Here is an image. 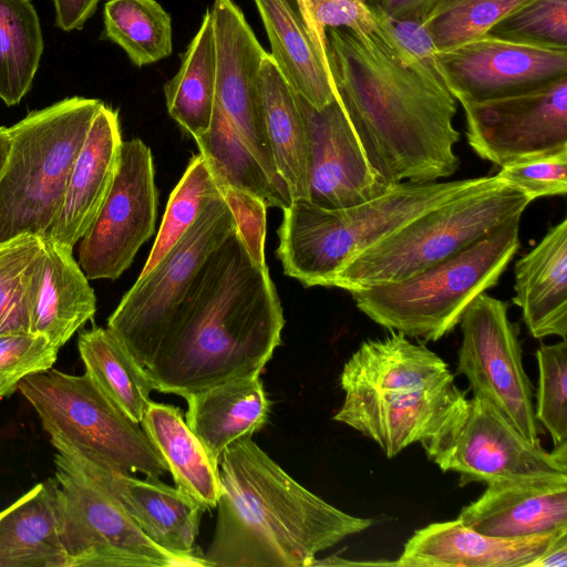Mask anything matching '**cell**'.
<instances>
[{
    "instance_id": "bcb514c9",
    "label": "cell",
    "mask_w": 567,
    "mask_h": 567,
    "mask_svg": "<svg viewBox=\"0 0 567 567\" xmlns=\"http://www.w3.org/2000/svg\"><path fill=\"white\" fill-rule=\"evenodd\" d=\"M435 0H367L368 4L395 19L424 20Z\"/></svg>"
},
{
    "instance_id": "6da1fadb",
    "label": "cell",
    "mask_w": 567,
    "mask_h": 567,
    "mask_svg": "<svg viewBox=\"0 0 567 567\" xmlns=\"http://www.w3.org/2000/svg\"><path fill=\"white\" fill-rule=\"evenodd\" d=\"M330 74L362 150L388 185L437 182L460 167L457 104L442 80L374 33L326 31Z\"/></svg>"
},
{
    "instance_id": "7a4b0ae2",
    "label": "cell",
    "mask_w": 567,
    "mask_h": 567,
    "mask_svg": "<svg viewBox=\"0 0 567 567\" xmlns=\"http://www.w3.org/2000/svg\"><path fill=\"white\" fill-rule=\"evenodd\" d=\"M284 326L268 268L249 256L236 228L195 277L144 370L154 390L183 398L259 377Z\"/></svg>"
},
{
    "instance_id": "74e56055",
    "label": "cell",
    "mask_w": 567,
    "mask_h": 567,
    "mask_svg": "<svg viewBox=\"0 0 567 567\" xmlns=\"http://www.w3.org/2000/svg\"><path fill=\"white\" fill-rule=\"evenodd\" d=\"M535 355L538 367L535 419L550 434L554 447L567 445V341L543 344Z\"/></svg>"
},
{
    "instance_id": "603a6c76",
    "label": "cell",
    "mask_w": 567,
    "mask_h": 567,
    "mask_svg": "<svg viewBox=\"0 0 567 567\" xmlns=\"http://www.w3.org/2000/svg\"><path fill=\"white\" fill-rule=\"evenodd\" d=\"M271 45V58L291 89L320 110L336 97L327 38L305 0H254Z\"/></svg>"
},
{
    "instance_id": "5bb4252c",
    "label": "cell",
    "mask_w": 567,
    "mask_h": 567,
    "mask_svg": "<svg viewBox=\"0 0 567 567\" xmlns=\"http://www.w3.org/2000/svg\"><path fill=\"white\" fill-rule=\"evenodd\" d=\"M157 189L150 147L123 141L111 190L81 238L79 265L89 280L117 279L155 231Z\"/></svg>"
},
{
    "instance_id": "ab89813d",
    "label": "cell",
    "mask_w": 567,
    "mask_h": 567,
    "mask_svg": "<svg viewBox=\"0 0 567 567\" xmlns=\"http://www.w3.org/2000/svg\"><path fill=\"white\" fill-rule=\"evenodd\" d=\"M58 352L59 348L40 334L0 336V400L12 394L25 377L51 369Z\"/></svg>"
},
{
    "instance_id": "836d02e7",
    "label": "cell",
    "mask_w": 567,
    "mask_h": 567,
    "mask_svg": "<svg viewBox=\"0 0 567 567\" xmlns=\"http://www.w3.org/2000/svg\"><path fill=\"white\" fill-rule=\"evenodd\" d=\"M103 22V35L120 45L138 68L173 51L172 18L156 0H109Z\"/></svg>"
},
{
    "instance_id": "1f68e13d",
    "label": "cell",
    "mask_w": 567,
    "mask_h": 567,
    "mask_svg": "<svg viewBox=\"0 0 567 567\" xmlns=\"http://www.w3.org/2000/svg\"><path fill=\"white\" fill-rule=\"evenodd\" d=\"M44 40L30 0H0V99L17 105L29 93Z\"/></svg>"
},
{
    "instance_id": "d590c367",
    "label": "cell",
    "mask_w": 567,
    "mask_h": 567,
    "mask_svg": "<svg viewBox=\"0 0 567 567\" xmlns=\"http://www.w3.org/2000/svg\"><path fill=\"white\" fill-rule=\"evenodd\" d=\"M221 196L203 154L194 155L173 189L150 256L140 274L148 272L195 223L205 206Z\"/></svg>"
},
{
    "instance_id": "ac0fdd59",
    "label": "cell",
    "mask_w": 567,
    "mask_h": 567,
    "mask_svg": "<svg viewBox=\"0 0 567 567\" xmlns=\"http://www.w3.org/2000/svg\"><path fill=\"white\" fill-rule=\"evenodd\" d=\"M309 142L310 203L346 208L382 195L385 184L370 165L337 95L318 110L295 92Z\"/></svg>"
},
{
    "instance_id": "d6a6232c",
    "label": "cell",
    "mask_w": 567,
    "mask_h": 567,
    "mask_svg": "<svg viewBox=\"0 0 567 567\" xmlns=\"http://www.w3.org/2000/svg\"><path fill=\"white\" fill-rule=\"evenodd\" d=\"M218 185L228 184L261 198L267 207L287 208L293 200L279 189L244 145L224 110L216 102L210 126L195 140Z\"/></svg>"
},
{
    "instance_id": "4316f807",
    "label": "cell",
    "mask_w": 567,
    "mask_h": 567,
    "mask_svg": "<svg viewBox=\"0 0 567 567\" xmlns=\"http://www.w3.org/2000/svg\"><path fill=\"white\" fill-rule=\"evenodd\" d=\"M0 567H68L55 478H48L0 512Z\"/></svg>"
},
{
    "instance_id": "f546056e",
    "label": "cell",
    "mask_w": 567,
    "mask_h": 567,
    "mask_svg": "<svg viewBox=\"0 0 567 567\" xmlns=\"http://www.w3.org/2000/svg\"><path fill=\"white\" fill-rule=\"evenodd\" d=\"M171 117L194 140L207 132L216 103V52L210 11L182 58L178 72L164 84Z\"/></svg>"
},
{
    "instance_id": "c3c4849f",
    "label": "cell",
    "mask_w": 567,
    "mask_h": 567,
    "mask_svg": "<svg viewBox=\"0 0 567 567\" xmlns=\"http://www.w3.org/2000/svg\"><path fill=\"white\" fill-rule=\"evenodd\" d=\"M10 147V137L8 133V127L0 126V173L6 163L8 153Z\"/></svg>"
},
{
    "instance_id": "484cf974",
    "label": "cell",
    "mask_w": 567,
    "mask_h": 567,
    "mask_svg": "<svg viewBox=\"0 0 567 567\" xmlns=\"http://www.w3.org/2000/svg\"><path fill=\"white\" fill-rule=\"evenodd\" d=\"M43 241L45 258L32 301L30 333L45 337L60 349L93 319L96 298L73 249Z\"/></svg>"
},
{
    "instance_id": "f6af8a7d",
    "label": "cell",
    "mask_w": 567,
    "mask_h": 567,
    "mask_svg": "<svg viewBox=\"0 0 567 567\" xmlns=\"http://www.w3.org/2000/svg\"><path fill=\"white\" fill-rule=\"evenodd\" d=\"M55 24L63 31L80 30L94 14L100 0H52Z\"/></svg>"
},
{
    "instance_id": "30bf717a",
    "label": "cell",
    "mask_w": 567,
    "mask_h": 567,
    "mask_svg": "<svg viewBox=\"0 0 567 567\" xmlns=\"http://www.w3.org/2000/svg\"><path fill=\"white\" fill-rule=\"evenodd\" d=\"M236 224L221 196L212 199L167 254L123 296L107 328L145 368L173 313Z\"/></svg>"
},
{
    "instance_id": "8fae6325",
    "label": "cell",
    "mask_w": 567,
    "mask_h": 567,
    "mask_svg": "<svg viewBox=\"0 0 567 567\" xmlns=\"http://www.w3.org/2000/svg\"><path fill=\"white\" fill-rule=\"evenodd\" d=\"M55 497L68 567H193L153 543L121 505L61 453Z\"/></svg>"
},
{
    "instance_id": "83f0119b",
    "label": "cell",
    "mask_w": 567,
    "mask_h": 567,
    "mask_svg": "<svg viewBox=\"0 0 567 567\" xmlns=\"http://www.w3.org/2000/svg\"><path fill=\"white\" fill-rule=\"evenodd\" d=\"M259 94L266 134L277 172L287 185L292 200L308 199L309 142L306 125L295 91L270 53L262 61Z\"/></svg>"
},
{
    "instance_id": "52a82bcc",
    "label": "cell",
    "mask_w": 567,
    "mask_h": 567,
    "mask_svg": "<svg viewBox=\"0 0 567 567\" xmlns=\"http://www.w3.org/2000/svg\"><path fill=\"white\" fill-rule=\"evenodd\" d=\"M102 105L96 99L66 97L8 127L10 147L0 173V245L22 235L48 236L74 159Z\"/></svg>"
},
{
    "instance_id": "277c9868",
    "label": "cell",
    "mask_w": 567,
    "mask_h": 567,
    "mask_svg": "<svg viewBox=\"0 0 567 567\" xmlns=\"http://www.w3.org/2000/svg\"><path fill=\"white\" fill-rule=\"evenodd\" d=\"M340 385L344 400L332 419L373 440L389 458L434 435L466 399L443 359L396 331L362 342Z\"/></svg>"
},
{
    "instance_id": "b9f144b4",
    "label": "cell",
    "mask_w": 567,
    "mask_h": 567,
    "mask_svg": "<svg viewBox=\"0 0 567 567\" xmlns=\"http://www.w3.org/2000/svg\"><path fill=\"white\" fill-rule=\"evenodd\" d=\"M370 8L377 25L374 34L406 62L416 63L442 80L435 63L437 51L424 20L395 19Z\"/></svg>"
},
{
    "instance_id": "3957f363",
    "label": "cell",
    "mask_w": 567,
    "mask_h": 567,
    "mask_svg": "<svg viewBox=\"0 0 567 567\" xmlns=\"http://www.w3.org/2000/svg\"><path fill=\"white\" fill-rule=\"evenodd\" d=\"M208 567H308L317 555L373 520L347 514L308 491L252 440L229 444Z\"/></svg>"
},
{
    "instance_id": "60d3db41",
    "label": "cell",
    "mask_w": 567,
    "mask_h": 567,
    "mask_svg": "<svg viewBox=\"0 0 567 567\" xmlns=\"http://www.w3.org/2000/svg\"><path fill=\"white\" fill-rule=\"evenodd\" d=\"M498 179L533 199L565 196L567 193V148L502 166Z\"/></svg>"
},
{
    "instance_id": "8992f818",
    "label": "cell",
    "mask_w": 567,
    "mask_h": 567,
    "mask_svg": "<svg viewBox=\"0 0 567 567\" xmlns=\"http://www.w3.org/2000/svg\"><path fill=\"white\" fill-rule=\"evenodd\" d=\"M516 215L446 259L399 282L351 291L379 326L424 341L454 330L470 306L498 280L519 248Z\"/></svg>"
},
{
    "instance_id": "7402d4cb",
    "label": "cell",
    "mask_w": 567,
    "mask_h": 567,
    "mask_svg": "<svg viewBox=\"0 0 567 567\" xmlns=\"http://www.w3.org/2000/svg\"><path fill=\"white\" fill-rule=\"evenodd\" d=\"M567 529L504 538L478 533L460 519L432 523L406 540L400 567H523L529 566Z\"/></svg>"
},
{
    "instance_id": "2e32d148",
    "label": "cell",
    "mask_w": 567,
    "mask_h": 567,
    "mask_svg": "<svg viewBox=\"0 0 567 567\" xmlns=\"http://www.w3.org/2000/svg\"><path fill=\"white\" fill-rule=\"evenodd\" d=\"M439 74L461 104L518 94L567 76V49L491 34L436 52Z\"/></svg>"
},
{
    "instance_id": "4fadbf2b",
    "label": "cell",
    "mask_w": 567,
    "mask_h": 567,
    "mask_svg": "<svg viewBox=\"0 0 567 567\" xmlns=\"http://www.w3.org/2000/svg\"><path fill=\"white\" fill-rule=\"evenodd\" d=\"M460 324L456 371L467 379L473 395L486 400L529 443L540 444L533 385L508 305L483 292L466 308Z\"/></svg>"
},
{
    "instance_id": "d6986e66",
    "label": "cell",
    "mask_w": 567,
    "mask_h": 567,
    "mask_svg": "<svg viewBox=\"0 0 567 567\" xmlns=\"http://www.w3.org/2000/svg\"><path fill=\"white\" fill-rule=\"evenodd\" d=\"M52 445L107 492L153 543L196 567H208L196 546L205 512L197 502L158 477L140 480L96 464L60 443Z\"/></svg>"
},
{
    "instance_id": "d4e9b609",
    "label": "cell",
    "mask_w": 567,
    "mask_h": 567,
    "mask_svg": "<svg viewBox=\"0 0 567 567\" xmlns=\"http://www.w3.org/2000/svg\"><path fill=\"white\" fill-rule=\"evenodd\" d=\"M185 400V422L217 468L229 444L265 426L270 408L259 377L225 382Z\"/></svg>"
},
{
    "instance_id": "e0dca14e",
    "label": "cell",
    "mask_w": 567,
    "mask_h": 567,
    "mask_svg": "<svg viewBox=\"0 0 567 567\" xmlns=\"http://www.w3.org/2000/svg\"><path fill=\"white\" fill-rule=\"evenodd\" d=\"M209 11L216 52V102L270 181L290 194L277 172L261 111L259 82L267 52L233 0H215Z\"/></svg>"
},
{
    "instance_id": "f1b7e54d",
    "label": "cell",
    "mask_w": 567,
    "mask_h": 567,
    "mask_svg": "<svg viewBox=\"0 0 567 567\" xmlns=\"http://www.w3.org/2000/svg\"><path fill=\"white\" fill-rule=\"evenodd\" d=\"M141 426L164 458L176 487L205 511L217 505L219 470L186 424L179 408L151 402Z\"/></svg>"
},
{
    "instance_id": "7dc6e473",
    "label": "cell",
    "mask_w": 567,
    "mask_h": 567,
    "mask_svg": "<svg viewBox=\"0 0 567 567\" xmlns=\"http://www.w3.org/2000/svg\"><path fill=\"white\" fill-rule=\"evenodd\" d=\"M528 567H567V532L557 537Z\"/></svg>"
},
{
    "instance_id": "44dd1931",
    "label": "cell",
    "mask_w": 567,
    "mask_h": 567,
    "mask_svg": "<svg viewBox=\"0 0 567 567\" xmlns=\"http://www.w3.org/2000/svg\"><path fill=\"white\" fill-rule=\"evenodd\" d=\"M122 142L118 113L103 103L74 159L62 205L44 239L73 249L85 235L113 185Z\"/></svg>"
},
{
    "instance_id": "ba28073f",
    "label": "cell",
    "mask_w": 567,
    "mask_h": 567,
    "mask_svg": "<svg viewBox=\"0 0 567 567\" xmlns=\"http://www.w3.org/2000/svg\"><path fill=\"white\" fill-rule=\"evenodd\" d=\"M533 200L502 181L443 203L354 256L329 287L351 292L404 280L523 215Z\"/></svg>"
},
{
    "instance_id": "7bdbcfd3",
    "label": "cell",
    "mask_w": 567,
    "mask_h": 567,
    "mask_svg": "<svg viewBox=\"0 0 567 567\" xmlns=\"http://www.w3.org/2000/svg\"><path fill=\"white\" fill-rule=\"evenodd\" d=\"M249 256L259 265L265 262L267 205L258 196L228 184L219 185Z\"/></svg>"
},
{
    "instance_id": "5b68a950",
    "label": "cell",
    "mask_w": 567,
    "mask_h": 567,
    "mask_svg": "<svg viewBox=\"0 0 567 567\" xmlns=\"http://www.w3.org/2000/svg\"><path fill=\"white\" fill-rule=\"evenodd\" d=\"M499 182L496 176L401 182L371 200L336 209L297 199L282 210L277 256L285 275L306 287H329L350 259L421 214Z\"/></svg>"
},
{
    "instance_id": "cb8c5ba5",
    "label": "cell",
    "mask_w": 567,
    "mask_h": 567,
    "mask_svg": "<svg viewBox=\"0 0 567 567\" xmlns=\"http://www.w3.org/2000/svg\"><path fill=\"white\" fill-rule=\"evenodd\" d=\"M513 302L536 339L567 337V218L515 264Z\"/></svg>"
},
{
    "instance_id": "9c48e42d",
    "label": "cell",
    "mask_w": 567,
    "mask_h": 567,
    "mask_svg": "<svg viewBox=\"0 0 567 567\" xmlns=\"http://www.w3.org/2000/svg\"><path fill=\"white\" fill-rule=\"evenodd\" d=\"M18 390L37 411L51 443L124 473L159 477L168 466L140 423L128 417L85 372L33 373Z\"/></svg>"
},
{
    "instance_id": "7c38bea8",
    "label": "cell",
    "mask_w": 567,
    "mask_h": 567,
    "mask_svg": "<svg viewBox=\"0 0 567 567\" xmlns=\"http://www.w3.org/2000/svg\"><path fill=\"white\" fill-rule=\"evenodd\" d=\"M421 445L443 472L460 475L461 486L567 474V445L547 452L529 443L478 395L466 398Z\"/></svg>"
},
{
    "instance_id": "e575fe53",
    "label": "cell",
    "mask_w": 567,
    "mask_h": 567,
    "mask_svg": "<svg viewBox=\"0 0 567 567\" xmlns=\"http://www.w3.org/2000/svg\"><path fill=\"white\" fill-rule=\"evenodd\" d=\"M44 258V241L38 236L22 235L0 245V336L30 333Z\"/></svg>"
},
{
    "instance_id": "ffe728a7",
    "label": "cell",
    "mask_w": 567,
    "mask_h": 567,
    "mask_svg": "<svg viewBox=\"0 0 567 567\" xmlns=\"http://www.w3.org/2000/svg\"><path fill=\"white\" fill-rule=\"evenodd\" d=\"M457 519L478 533L504 538L567 529V474L489 483Z\"/></svg>"
},
{
    "instance_id": "8d00e7d4",
    "label": "cell",
    "mask_w": 567,
    "mask_h": 567,
    "mask_svg": "<svg viewBox=\"0 0 567 567\" xmlns=\"http://www.w3.org/2000/svg\"><path fill=\"white\" fill-rule=\"evenodd\" d=\"M533 0H435L424 19L437 52L481 38Z\"/></svg>"
},
{
    "instance_id": "9a60e30c",
    "label": "cell",
    "mask_w": 567,
    "mask_h": 567,
    "mask_svg": "<svg viewBox=\"0 0 567 567\" xmlns=\"http://www.w3.org/2000/svg\"><path fill=\"white\" fill-rule=\"evenodd\" d=\"M462 106L468 145L501 167L567 148V76Z\"/></svg>"
},
{
    "instance_id": "ee69618b",
    "label": "cell",
    "mask_w": 567,
    "mask_h": 567,
    "mask_svg": "<svg viewBox=\"0 0 567 567\" xmlns=\"http://www.w3.org/2000/svg\"><path fill=\"white\" fill-rule=\"evenodd\" d=\"M317 29H348L357 33H374L375 21L367 0H305Z\"/></svg>"
},
{
    "instance_id": "f35d334b",
    "label": "cell",
    "mask_w": 567,
    "mask_h": 567,
    "mask_svg": "<svg viewBox=\"0 0 567 567\" xmlns=\"http://www.w3.org/2000/svg\"><path fill=\"white\" fill-rule=\"evenodd\" d=\"M487 34L536 47L567 49V0H533Z\"/></svg>"
},
{
    "instance_id": "4dcf8cb0",
    "label": "cell",
    "mask_w": 567,
    "mask_h": 567,
    "mask_svg": "<svg viewBox=\"0 0 567 567\" xmlns=\"http://www.w3.org/2000/svg\"><path fill=\"white\" fill-rule=\"evenodd\" d=\"M78 349L93 382L128 417L141 423L154 390L144 368L109 328L81 331Z\"/></svg>"
}]
</instances>
